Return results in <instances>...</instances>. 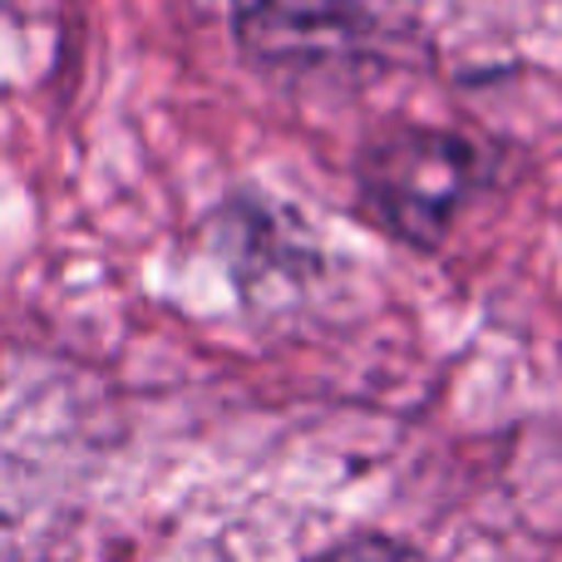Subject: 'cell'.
I'll list each match as a JSON object with an SVG mask.
<instances>
[{
	"instance_id": "1",
	"label": "cell",
	"mask_w": 562,
	"mask_h": 562,
	"mask_svg": "<svg viewBox=\"0 0 562 562\" xmlns=\"http://www.w3.org/2000/svg\"><path fill=\"white\" fill-rule=\"evenodd\" d=\"M360 203L409 247H435L479 183V154L459 134L400 128L360 154Z\"/></svg>"
},
{
	"instance_id": "3",
	"label": "cell",
	"mask_w": 562,
	"mask_h": 562,
	"mask_svg": "<svg viewBox=\"0 0 562 562\" xmlns=\"http://www.w3.org/2000/svg\"><path fill=\"white\" fill-rule=\"evenodd\" d=\"M311 562H425L415 548L395 543V538H380V533H360V538H346V543L326 548L321 558Z\"/></svg>"
},
{
	"instance_id": "2",
	"label": "cell",
	"mask_w": 562,
	"mask_h": 562,
	"mask_svg": "<svg viewBox=\"0 0 562 562\" xmlns=\"http://www.w3.org/2000/svg\"><path fill=\"white\" fill-rule=\"evenodd\" d=\"M233 20L257 65H321L360 30L356 0H233Z\"/></svg>"
}]
</instances>
